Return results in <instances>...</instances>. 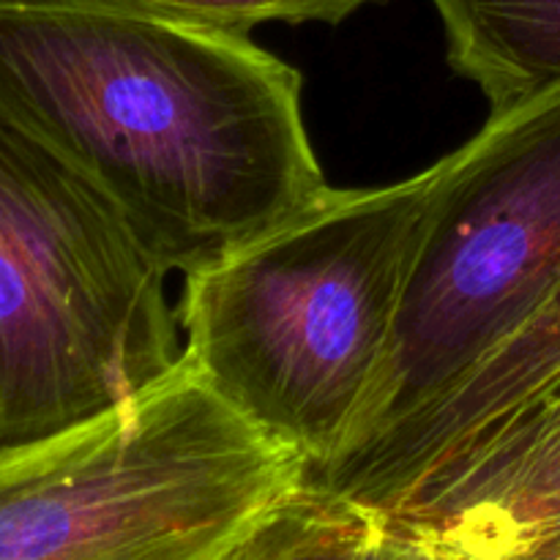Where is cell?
I'll return each mask as SVG.
<instances>
[{
    "label": "cell",
    "instance_id": "1",
    "mask_svg": "<svg viewBox=\"0 0 560 560\" xmlns=\"http://www.w3.org/2000/svg\"><path fill=\"white\" fill-rule=\"evenodd\" d=\"M0 118L184 277L328 189L301 74L244 33L85 0H0Z\"/></svg>",
    "mask_w": 560,
    "mask_h": 560
},
{
    "label": "cell",
    "instance_id": "2",
    "mask_svg": "<svg viewBox=\"0 0 560 560\" xmlns=\"http://www.w3.org/2000/svg\"><path fill=\"white\" fill-rule=\"evenodd\" d=\"M435 178L432 164L375 189L328 186L299 217L186 277L184 359L306 470L342 448L381 372Z\"/></svg>",
    "mask_w": 560,
    "mask_h": 560
},
{
    "label": "cell",
    "instance_id": "3",
    "mask_svg": "<svg viewBox=\"0 0 560 560\" xmlns=\"http://www.w3.org/2000/svg\"><path fill=\"white\" fill-rule=\"evenodd\" d=\"M301 479L180 353L120 408L0 448V560H222Z\"/></svg>",
    "mask_w": 560,
    "mask_h": 560
},
{
    "label": "cell",
    "instance_id": "4",
    "mask_svg": "<svg viewBox=\"0 0 560 560\" xmlns=\"http://www.w3.org/2000/svg\"><path fill=\"white\" fill-rule=\"evenodd\" d=\"M167 273L82 175L0 118V448L88 424L178 370Z\"/></svg>",
    "mask_w": 560,
    "mask_h": 560
},
{
    "label": "cell",
    "instance_id": "5",
    "mask_svg": "<svg viewBox=\"0 0 560 560\" xmlns=\"http://www.w3.org/2000/svg\"><path fill=\"white\" fill-rule=\"evenodd\" d=\"M558 288L560 82L490 113L474 140L438 162L386 359L328 463L446 397Z\"/></svg>",
    "mask_w": 560,
    "mask_h": 560
},
{
    "label": "cell",
    "instance_id": "6",
    "mask_svg": "<svg viewBox=\"0 0 560 560\" xmlns=\"http://www.w3.org/2000/svg\"><path fill=\"white\" fill-rule=\"evenodd\" d=\"M427 541L560 547V375L421 476L381 520Z\"/></svg>",
    "mask_w": 560,
    "mask_h": 560
},
{
    "label": "cell",
    "instance_id": "7",
    "mask_svg": "<svg viewBox=\"0 0 560 560\" xmlns=\"http://www.w3.org/2000/svg\"><path fill=\"white\" fill-rule=\"evenodd\" d=\"M560 375V288L457 388L353 457L306 470L315 490L386 517L443 457Z\"/></svg>",
    "mask_w": 560,
    "mask_h": 560
},
{
    "label": "cell",
    "instance_id": "8",
    "mask_svg": "<svg viewBox=\"0 0 560 560\" xmlns=\"http://www.w3.org/2000/svg\"><path fill=\"white\" fill-rule=\"evenodd\" d=\"M446 33L448 66L492 113L560 82V0H430Z\"/></svg>",
    "mask_w": 560,
    "mask_h": 560
},
{
    "label": "cell",
    "instance_id": "9",
    "mask_svg": "<svg viewBox=\"0 0 560 560\" xmlns=\"http://www.w3.org/2000/svg\"><path fill=\"white\" fill-rule=\"evenodd\" d=\"M381 520L301 479L222 560H364Z\"/></svg>",
    "mask_w": 560,
    "mask_h": 560
},
{
    "label": "cell",
    "instance_id": "10",
    "mask_svg": "<svg viewBox=\"0 0 560 560\" xmlns=\"http://www.w3.org/2000/svg\"><path fill=\"white\" fill-rule=\"evenodd\" d=\"M85 3L145 11V14L167 16V20L249 36V31L268 25V22L339 25L372 0H85Z\"/></svg>",
    "mask_w": 560,
    "mask_h": 560
},
{
    "label": "cell",
    "instance_id": "11",
    "mask_svg": "<svg viewBox=\"0 0 560 560\" xmlns=\"http://www.w3.org/2000/svg\"><path fill=\"white\" fill-rule=\"evenodd\" d=\"M364 560H438V550L432 541L421 539V536L405 534L394 525L381 523V530Z\"/></svg>",
    "mask_w": 560,
    "mask_h": 560
},
{
    "label": "cell",
    "instance_id": "12",
    "mask_svg": "<svg viewBox=\"0 0 560 560\" xmlns=\"http://www.w3.org/2000/svg\"><path fill=\"white\" fill-rule=\"evenodd\" d=\"M438 550V560H541L539 552H525L492 539H441L432 541Z\"/></svg>",
    "mask_w": 560,
    "mask_h": 560
},
{
    "label": "cell",
    "instance_id": "13",
    "mask_svg": "<svg viewBox=\"0 0 560 560\" xmlns=\"http://www.w3.org/2000/svg\"><path fill=\"white\" fill-rule=\"evenodd\" d=\"M541 560H560V547H558V550H552L550 556H545V558H541Z\"/></svg>",
    "mask_w": 560,
    "mask_h": 560
}]
</instances>
